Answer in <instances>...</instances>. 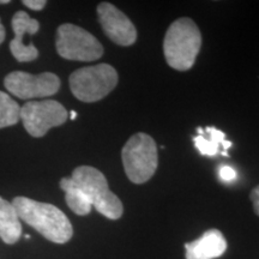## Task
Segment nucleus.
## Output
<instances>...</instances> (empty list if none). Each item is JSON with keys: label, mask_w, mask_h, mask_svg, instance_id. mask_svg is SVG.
<instances>
[{"label": "nucleus", "mask_w": 259, "mask_h": 259, "mask_svg": "<svg viewBox=\"0 0 259 259\" xmlns=\"http://www.w3.org/2000/svg\"><path fill=\"white\" fill-rule=\"evenodd\" d=\"M69 118L66 108L56 100L30 101L21 107V120L32 137H44L52 127L63 125Z\"/></svg>", "instance_id": "nucleus-7"}, {"label": "nucleus", "mask_w": 259, "mask_h": 259, "mask_svg": "<svg viewBox=\"0 0 259 259\" xmlns=\"http://www.w3.org/2000/svg\"><path fill=\"white\" fill-rule=\"evenodd\" d=\"M205 132L209 135V138L205 136H197L193 138L194 145L198 149V151L205 156H215L219 154L220 147L223 150H228L232 147V142L226 141V134L220 131L216 127H206Z\"/></svg>", "instance_id": "nucleus-14"}, {"label": "nucleus", "mask_w": 259, "mask_h": 259, "mask_svg": "<svg viewBox=\"0 0 259 259\" xmlns=\"http://www.w3.org/2000/svg\"><path fill=\"white\" fill-rule=\"evenodd\" d=\"M23 5L27 6L30 10H34V11H40L46 6L47 2L46 0H24Z\"/></svg>", "instance_id": "nucleus-17"}, {"label": "nucleus", "mask_w": 259, "mask_h": 259, "mask_svg": "<svg viewBox=\"0 0 259 259\" xmlns=\"http://www.w3.org/2000/svg\"><path fill=\"white\" fill-rule=\"evenodd\" d=\"M250 199L252 204H253V210L255 215L259 216V185L251 191Z\"/></svg>", "instance_id": "nucleus-18"}, {"label": "nucleus", "mask_w": 259, "mask_h": 259, "mask_svg": "<svg viewBox=\"0 0 259 259\" xmlns=\"http://www.w3.org/2000/svg\"><path fill=\"white\" fill-rule=\"evenodd\" d=\"M70 89L82 102H96L106 97L118 84L115 69L108 64H99L76 70L70 76Z\"/></svg>", "instance_id": "nucleus-5"}, {"label": "nucleus", "mask_w": 259, "mask_h": 259, "mask_svg": "<svg viewBox=\"0 0 259 259\" xmlns=\"http://www.w3.org/2000/svg\"><path fill=\"white\" fill-rule=\"evenodd\" d=\"M202 46V34L190 18H179L168 28L163 40L166 61L178 71H187L193 66Z\"/></svg>", "instance_id": "nucleus-2"}, {"label": "nucleus", "mask_w": 259, "mask_h": 259, "mask_svg": "<svg viewBox=\"0 0 259 259\" xmlns=\"http://www.w3.org/2000/svg\"><path fill=\"white\" fill-rule=\"evenodd\" d=\"M10 0H0V4H9Z\"/></svg>", "instance_id": "nucleus-21"}, {"label": "nucleus", "mask_w": 259, "mask_h": 259, "mask_svg": "<svg viewBox=\"0 0 259 259\" xmlns=\"http://www.w3.org/2000/svg\"><path fill=\"white\" fill-rule=\"evenodd\" d=\"M12 205L18 213L19 220L32 227L47 240L56 244H65L72 238V225L67 216L57 206L27 197H15Z\"/></svg>", "instance_id": "nucleus-1"}, {"label": "nucleus", "mask_w": 259, "mask_h": 259, "mask_svg": "<svg viewBox=\"0 0 259 259\" xmlns=\"http://www.w3.org/2000/svg\"><path fill=\"white\" fill-rule=\"evenodd\" d=\"M56 47L58 54L67 60L95 61L103 56L99 40L85 29L71 23L58 28Z\"/></svg>", "instance_id": "nucleus-6"}, {"label": "nucleus", "mask_w": 259, "mask_h": 259, "mask_svg": "<svg viewBox=\"0 0 259 259\" xmlns=\"http://www.w3.org/2000/svg\"><path fill=\"white\" fill-rule=\"evenodd\" d=\"M4 85L8 92L18 99H41L57 94L60 89V79L52 72L31 74L24 71H14L5 77Z\"/></svg>", "instance_id": "nucleus-8"}, {"label": "nucleus", "mask_w": 259, "mask_h": 259, "mask_svg": "<svg viewBox=\"0 0 259 259\" xmlns=\"http://www.w3.org/2000/svg\"><path fill=\"white\" fill-rule=\"evenodd\" d=\"M5 35H6L5 28H4V25H3L2 21H0V45H2L3 41L5 40Z\"/></svg>", "instance_id": "nucleus-19"}, {"label": "nucleus", "mask_w": 259, "mask_h": 259, "mask_svg": "<svg viewBox=\"0 0 259 259\" xmlns=\"http://www.w3.org/2000/svg\"><path fill=\"white\" fill-rule=\"evenodd\" d=\"M12 29L15 37L10 42V51L16 60L19 63H28L38 57V51L34 45H25L23 37L25 34L34 35L40 29V23L36 19L31 18L27 12L18 11L12 17Z\"/></svg>", "instance_id": "nucleus-10"}, {"label": "nucleus", "mask_w": 259, "mask_h": 259, "mask_svg": "<svg viewBox=\"0 0 259 259\" xmlns=\"http://www.w3.org/2000/svg\"><path fill=\"white\" fill-rule=\"evenodd\" d=\"M60 187L65 192V200L69 208L79 216H85L92 211V203L84 191L74 183L72 178H63Z\"/></svg>", "instance_id": "nucleus-13"}, {"label": "nucleus", "mask_w": 259, "mask_h": 259, "mask_svg": "<svg viewBox=\"0 0 259 259\" xmlns=\"http://www.w3.org/2000/svg\"><path fill=\"white\" fill-rule=\"evenodd\" d=\"M74 183L87 194L93 208L109 220H119L124 212L121 200L109 190L102 171L90 166H80L73 170Z\"/></svg>", "instance_id": "nucleus-3"}, {"label": "nucleus", "mask_w": 259, "mask_h": 259, "mask_svg": "<svg viewBox=\"0 0 259 259\" xmlns=\"http://www.w3.org/2000/svg\"><path fill=\"white\" fill-rule=\"evenodd\" d=\"M76 116H77L76 112H74V111L70 112V119H71V120H74V119H76Z\"/></svg>", "instance_id": "nucleus-20"}, {"label": "nucleus", "mask_w": 259, "mask_h": 259, "mask_svg": "<svg viewBox=\"0 0 259 259\" xmlns=\"http://www.w3.org/2000/svg\"><path fill=\"white\" fill-rule=\"evenodd\" d=\"M21 120V107L10 95L0 92V128L16 125Z\"/></svg>", "instance_id": "nucleus-15"}, {"label": "nucleus", "mask_w": 259, "mask_h": 259, "mask_svg": "<svg viewBox=\"0 0 259 259\" xmlns=\"http://www.w3.org/2000/svg\"><path fill=\"white\" fill-rule=\"evenodd\" d=\"M121 157L126 176L132 183H147L156 171L158 164L156 143L143 132L134 135L126 142Z\"/></svg>", "instance_id": "nucleus-4"}, {"label": "nucleus", "mask_w": 259, "mask_h": 259, "mask_svg": "<svg viewBox=\"0 0 259 259\" xmlns=\"http://www.w3.org/2000/svg\"><path fill=\"white\" fill-rule=\"evenodd\" d=\"M22 235L19 216L12 203L0 197V239L8 245H14Z\"/></svg>", "instance_id": "nucleus-12"}, {"label": "nucleus", "mask_w": 259, "mask_h": 259, "mask_svg": "<svg viewBox=\"0 0 259 259\" xmlns=\"http://www.w3.org/2000/svg\"><path fill=\"white\" fill-rule=\"evenodd\" d=\"M99 22L108 36L119 46H131L137 40V30L124 12L111 3L103 2L97 6Z\"/></svg>", "instance_id": "nucleus-9"}, {"label": "nucleus", "mask_w": 259, "mask_h": 259, "mask_svg": "<svg viewBox=\"0 0 259 259\" xmlns=\"http://www.w3.org/2000/svg\"><path fill=\"white\" fill-rule=\"evenodd\" d=\"M220 178H221L223 181L229 183V181H233L236 178V171L233 169L232 167L223 166L221 167V169H220Z\"/></svg>", "instance_id": "nucleus-16"}, {"label": "nucleus", "mask_w": 259, "mask_h": 259, "mask_svg": "<svg viewBox=\"0 0 259 259\" xmlns=\"http://www.w3.org/2000/svg\"><path fill=\"white\" fill-rule=\"evenodd\" d=\"M186 259H215L227 250V241L219 229H209L199 239L185 244Z\"/></svg>", "instance_id": "nucleus-11"}]
</instances>
